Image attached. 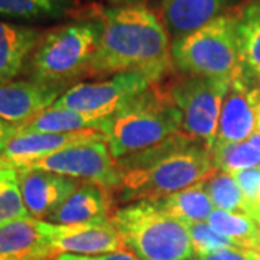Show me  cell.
<instances>
[{"instance_id":"obj_10","label":"cell","mask_w":260,"mask_h":260,"mask_svg":"<svg viewBox=\"0 0 260 260\" xmlns=\"http://www.w3.org/2000/svg\"><path fill=\"white\" fill-rule=\"evenodd\" d=\"M39 230L47 237L56 257L59 254L95 256L127 250L110 218L77 224L39 221Z\"/></svg>"},{"instance_id":"obj_36","label":"cell","mask_w":260,"mask_h":260,"mask_svg":"<svg viewBox=\"0 0 260 260\" xmlns=\"http://www.w3.org/2000/svg\"><path fill=\"white\" fill-rule=\"evenodd\" d=\"M0 260H2V259H0Z\"/></svg>"},{"instance_id":"obj_18","label":"cell","mask_w":260,"mask_h":260,"mask_svg":"<svg viewBox=\"0 0 260 260\" xmlns=\"http://www.w3.org/2000/svg\"><path fill=\"white\" fill-rule=\"evenodd\" d=\"M112 210V192L91 182H81L78 189L47 218L55 224L88 223L107 220Z\"/></svg>"},{"instance_id":"obj_12","label":"cell","mask_w":260,"mask_h":260,"mask_svg":"<svg viewBox=\"0 0 260 260\" xmlns=\"http://www.w3.org/2000/svg\"><path fill=\"white\" fill-rule=\"evenodd\" d=\"M65 87L35 80H10L0 83V119L22 130L41 113L54 106Z\"/></svg>"},{"instance_id":"obj_30","label":"cell","mask_w":260,"mask_h":260,"mask_svg":"<svg viewBox=\"0 0 260 260\" xmlns=\"http://www.w3.org/2000/svg\"><path fill=\"white\" fill-rule=\"evenodd\" d=\"M20 133V129L9 121L0 119V155L5 153L9 143Z\"/></svg>"},{"instance_id":"obj_33","label":"cell","mask_w":260,"mask_h":260,"mask_svg":"<svg viewBox=\"0 0 260 260\" xmlns=\"http://www.w3.org/2000/svg\"><path fill=\"white\" fill-rule=\"evenodd\" d=\"M109 2L117 6H126V5H139L143 0H109Z\"/></svg>"},{"instance_id":"obj_23","label":"cell","mask_w":260,"mask_h":260,"mask_svg":"<svg viewBox=\"0 0 260 260\" xmlns=\"http://www.w3.org/2000/svg\"><path fill=\"white\" fill-rule=\"evenodd\" d=\"M207 223L242 249H251L260 240V224L246 213H232L215 208Z\"/></svg>"},{"instance_id":"obj_25","label":"cell","mask_w":260,"mask_h":260,"mask_svg":"<svg viewBox=\"0 0 260 260\" xmlns=\"http://www.w3.org/2000/svg\"><path fill=\"white\" fill-rule=\"evenodd\" d=\"M205 189L217 210L247 214L246 200L232 174L215 171L211 177L205 179Z\"/></svg>"},{"instance_id":"obj_29","label":"cell","mask_w":260,"mask_h":260,"mask_svg":"<svg viewBox=\"0 0 260 260\" xmlns=\"http://www.w3.org/2000/svg\"><path fill=\"white\" fill-rule=\"evenodd\" d=\"M198 257H201L203 260H251L247 249L236 247V246L210 251V253L198 256Z\"/></svg>"},{"instance_id":"obj_19","label":"cell","mask_w":260,"mask_h":260,"mask_svg":"<svg viewBox=\"0 0 260 260\" xmlns=\"http://www.w3.org/2000/svg\"><path fill=\"white\" fill-rule=\"evenodd\" d=\"M112 117L97 119L90 114L74 110L49 107L48 110L41 113L35 120L30 121L26 127L20 130V133H70L94 129L107 136L112 126Z\"/></svg>"},{"instance_id":"obj_9","label":"cell","mask_w":260,"mask_h":260,"mask_svg":"<svg viewBox=\"0 0 260 260\" xmlns=\"http://www.w3.org/2000/svg\"><path fill=\"white\" fill-rule=\"evenodd\" d=\"M25 168L48 171L83 182L97 184L110 192L117 191L120 185L117 160L112 156L107 142L103 140L67 148Z\"/></svg>"},{"instance_id":"obj_14","label":"cell","mask_w":260,"mask_h":260,"mask_svg":"<svg viewBox=\"0 0 260 260\" xmlns=\"http://www.w3.org/2000/svg\"><path fill=\"white\" fill-rule=\"evenodd\" d=\"M18 172L25 205L30 217L41 221L47 220L81 185L75 178L48 171L20 168Z\"/></svg>"},{"instance_id":"obj_24","label":"cell","mask_w":260,"mask_h":260,"mask_svg":"<svg viewBox=\"0 0 260 260\" xmlns=\"http://www.w3.org/2000/svg\"><path fill=\"white\" fill-rule=\"evenodd\" d=\"M211 158L215 171L234 174L243 169L260 167V148L250 140L215 143L211 149Z\"/></svg>"},{"instance_id":"obj_6","label":"cell","mask_w":260,"mask_h":260,"mask_svg":"<svg viewBox=\"0 0 260 260\" xmlns=\"http://www.w3.org/2000/svg\"><path fill=\"white\" fill-rule=\"evenodd\" d=\"M171 54L182 74L232 81L243 68L236 15L224 13L174 39Z\"/></svg>"},{"instance_id":"obj_32","label":"cell","mask_w":260,"mask_h":260,"mask_svg":"<svg viewBox=\"0 0 260 260\" xmlns=\"http://www.w3.org/2000/svg\"><path fill=\"white\" fill-rule=\"evenodd\" d=\"M247 250H249L251 260H260V240L251 249H247Z\"/></svg>"},{"instance_id":"obj_5","label":"cell","mask_w":260,"mask_h":260,"mask_svg":"<svg viewBox=\"0 0 260 260\" xmlns=\"http://www.w3.org/2000/svg\"><path fill=\"white\" fill-rule=\"evenodd\" d=\"M100 20H75L44 32L26 64L30 80L67 87L87 77L100 38Z\"/></svg>"},{"instance_id":"obj_15","label":"cell","mask_w":260,"mask_h":260,"mask_svg":"<svg viewBox=\"0 0 260 260\" xmlns=\"http://www.w3.org/2000/svg\"><path fill=\"white\" fill-rule=\"evenodd\" d=\"M39 221L41 220L28 217L0 227V259H55V251L39 230Z\"/></svg>"},{"instance_id":"obj_11","label":"cell","mask_w":260,"mask_h":260,"mask_svg":"<svg viewBox=\"0 0 260 260\" xmlns=\"http://www.w3.org/2000/svg\"><path fill=\"white\" fill-rule=\"evenodd\" d=\"M260 109V81L243 67L224 97L215 143L244 142L256 130Z\"/></svg>"},{"instance_id":"obj_34","label":"cell","mask_w":260,"mask_h":260,"mask_svg":"<svg viewBox=\"0 0 260 260\" xmlns=\"http://www.w3.org/2000/svg\"><path fill=\"white\" fill-rule=\"evenodd\" d=\"M254 132L260 133V109H259V116H257V123H256V130H254Z\"/></svg>"},{"instance_id":"obj_7","label":"cell","mask_w":260,"mask_h":260,"mask_svg":"<svg viewBox=\"0 0 260 260\" xmlns=\"http://www.w3.org/2000/svg\"><path fill=\"white\" fill-rule=\"evenodd\" d=\"M230 81L182 74L167 90L182 114V132L197 138L210 149L217 139L218 121Z\"/></svg>"},{"instance_id":"obj_28","label":"cell","mask_w":260,"mask_h":260,"mask_svg":"<svg viewBox=\"0 0 260 260\" xmlns=\"http://www.w3.org/2000/svg\"><path fill=\"white\" fill-rule=\"evenodd\" d=\"M54 260H140L136 254L129 250L103 253L95 256H81V254H59Z\"/></svg>"},{"instance_id":"obj_13","label":"cell","mask_w":260,"mask_h":260,"mask_svg":"<svg viewBox=\"0 0 260 260\" xmlns=\"http://www.w3.org/2000/svg\"><path fill=\"white\" fill-rule=\"evenodd\" d=\"M97 140L107 142V136L94 129L70 133H19L10 142L5 153L0 155V164L19 169L67 148Z\"/></svg>"},{"instance_id":"obj_31","label":"cell","mask_w":260,"mask_h":260,"mask_svg":"<svg viewBox=\"0 0 260 260\" xmlns=\"http://www.w3.org/2000/svg\"><path fill=\"white\" fill-rule=\"evenodd\" d=\"M249 215H250V217H253V218H254V220H256V221L260 224V195H259V198H257V201H256V203H254V205L251 207Z\"/></svg>"},{"instance_id":"obj_35","label":"cell","mask_w":260,"mask_h":260,"mask_svg":"<svg viewBox=\"0 0 260 260\" xmlns=\"http://www.w3.org/2000/svg\"><path fill=\"white\" fill-rule=\"evenodd\" d=\"M185 260H203V259H201V257H198V256H197V257H195V256H191V257H188V259Z\"/></svg>"},{"instance_id":"obj_27","label":"cell","mask_w":260,"mask_h":260,"mask_svg":"<svg viewBox=\"0 0 260 260\" xmlns=\"http://www.w3.org/2000/svg\"><path fill=\"white\" fill-rule=\"evenodd\" d=\"M232 175L236 178L237 184L242 189L243 197L246 200L247 214H249L251 207L257 201L260 195V167L243 169L239 172H234Z\"/></svg>"},{"instance_id":"obj_17","label":"cell","mask_w":260,"mask_h":260,"mask_svg":"<svg viewBox=\"0 0 260 260\" xmlns=\"http://www.w3.org/2000/svg\"><path fill=\"white\" fill-rule=\"evenodd\" d=\"M44 32L26 25L0 20V83L18 77L28 64Z\"/></svg>"},{"instance_id":"obj_20","label":"cell","mask_w":260,"mask_h":260,"mask_svg":"<svg viewBox=\"0 0 260 260\" xmlns=\"http://www.w3.org/2000/svg\"><path fill=\"white\" fill-rule=\"evenodd\" d=\"M156 203L164 213L182 223L207 221L215 208L207 194L205 181L156 200Z\"/></svg>"},{"instance_id":"obj_3","label":"cell","mask_w":260,"mask_h":260,"mask_svg":"<svg viewBox=\"0 0 260 260\" xmlns=\"http://www.w3.org/2000/svg\"><path fill=\"white\" fill-rule=\"evenodd\" d=\"M182 132V114L171 94L152 84L112 117L107 146L116 160L152 148Z\"/></svg>"},{"instance_id":"obj_26","label":"cell","mask_w":260,"mask_h":260,"mask_svg":"<svg viewBox=\"0 0 260 260\" xmlns=\"http://www.w3.org/2000/svg\"><path fill=\"white\" fill-rule=\"evenodd\" d=\"M185 224L188 227L189 236H191L194 254H197V256H203V254H207L210 251L218 250V249H223V247L236 246L232 240H229L227 237H224V236L215 232L207 221Z\"/></svg>"},{"instance_id":"obj_2","label":"cell","mask_w":260,"mask_h":260,"mask_svg":"<svg viewBox=\"0 0 260 260\" xmlns=\"http://www.w3.org/2000/svg\"><path fill=\"white\" fill-rule=\"evenodd\" d=\"M124 203L156 201L203 182L215 172L211 149L185 132L169 136L152 148L117 159Z\"/></svg>"},{"instance_id":"obj_16","label":"cell","mask_w":260,"mask_h":260,"mask_svg":"<svg viewBox=\"0 0 260 260\" xmlns=\"http://www.w3.org/2000/svg\"><path fill=\"white\" fill-rule=\"evenodd\" d=\"M233 0H162L160 13L174 39L204 26L224 15Z\"/></svg>"},{"instance_id":"obj_1","label":"cell","mask_w":260,"mask_h":260,"mask_svg":"<svg viewBox=\"0 0 260 260\" xmlns=\"http://www.w3.org/2000/svg\"><path fill=\"white\" fill-rule=\"evenodd\" d=\"M100 38L87 77L138 73L160 83L174 67L165 25L143 5L103 9Z\"/></svg>"},{"instance_id":"obj_4","label":"cell","mask_w":260,"mask_h":260,"mask_svg":"<svg viewBox=\"0 0 260 260\" xmlns=\"http://www.w3.org/2000/svg\"><path fill=\"white\" fill-rule=\"evenodd\" d=\"M126 249L140 260H185L194 256L185 223L169 217L156 201H135L110 217Z\"/></svg>"},{"instance_id":"obj_8","label":"cell","mask_w":260,"mask_h":260,"mask_svg":"<svg viewBox=\"0 0 260 260\" xmlns=\"http://www.w3.org/2000/svg\"><path fill=\"white\" fill-rule=\"evenodd\" d=\"M152 83L138 73L113 75L97 83H78L68 87L52 107L90 114L97 119L112 117L130 100L146 91Z\"/></svg>"},{"instance_id":"obj_22","label":"cell","mask_w":260,"mask_h":260,"mask_svg":"<svg viewBox=\"0 0 260 260\" xmlns=\"http://www.w3.org/2000/svg\"><path fill=\"white\" fill-rule=\"evenodd\" d=\"M75 0H0V16L42 22L65 18L74 9Z\"/></svg>"},{"instance_id":"obj_21","label":"cell","mask_w":260,"mask_h":260,"mask_svg":"<svg viewBox=\"0 0 260 260\" xmlns=\"http://www.w3.org/2000/svg\"><path fill=\"white\" fill-rule=\"evenodd\" d=\"M236 18L243 67L260 81V0L246 5Z\"/></svg>"}]
</instances>
